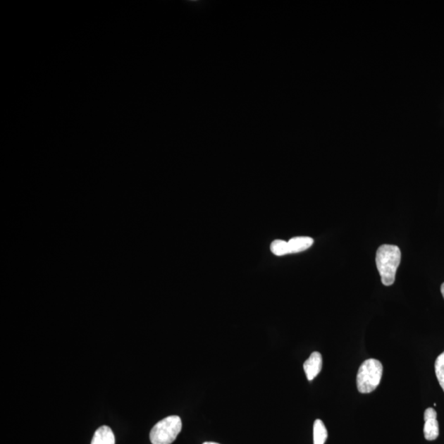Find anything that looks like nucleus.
I'll list each match as a JSON object with an SVG mask.
<instances>
[{
	"label": "nucleus",
	"mask_w": 444,
	"mask_h": 444,
	"mask_svg": "<svg viewBox=\"0 0 444 444\" xmlns=\"http://www.w3.org/2000/svg\"><path fill=\"white\" fill-rule=\"evenodd\" d=\"M383 364L377 359H369L360 365L357 374V388L360 393H370L381 382Z\"/></svg>",
	"instance_id": "obj_2"
},
{
	"label": "nucleus",
	"mask_w": 444,
	"mask_h": 444,
	"mask_svg": "<svg viewBox=\"0 0 444 444\" xmlns=\"http://www.w3.org/2000/svg\"><path fill=\"white\" fill-rule=\"evenodd\" d=\"M434 367H436V374L438 381L444 392V352L438 355V357L436 359V364H434Z\"/></svg>",
	"instance_id": "obj_10"
},
{
	"label": "nucleus",
	"mask_w": 444,
	"mask_h": 444,
	"mask_svg": "<svg viewBox=\"0 0 444 444\" xmlns=\"http://www.w3.org/2000/svg\"><path fill=\"white\" fill-rule=\"evenodd\" d=\"M424 438L428 441L436 440L438 437L439 428L437 421V412L433 408H427L424 414Z\"/></svg>",
	"instance_id": "obj_4"
},
{
	"label": "nucleus",
	"mask_w": 444,
	"mask_h": 444,
	"mask_svg": "<svg viewBox=\"0 0 444 444\" xmlns=\"http://www.w3.org/2000/svg\"><path fill=\"white\" fill-rule=\"evenodd\" d=\"M328 434L325 424L321 419H316L314 424V444H324Z\"/></svg>",
	"instance_id": "obj_8"
},
{
	"label": "nucleus",
	"mask_w": 444,
	"mask_h": 444,
	"mask_svg": "<svg viewBox=\"0 0 444 444\" xmlns=\"http://www.w3.org/2000/svg\"><path fill=\"white\" fill-rule=\"evenodd\" d=\"M401 259V250L397 246L383 245L379 247L376 254V265L384 285L389 286L394 283Z\"/></svg>",
	"instance_id": "obj_1"
},
{
	"label": "nucleus",
	"mask_w": 444,
	"mask_h": 444,
	"mask_svg": "<svg viewBox=\"0 0 444 444\" xmlns=\"http://www.w3.org/2000/svg\"><path fill=\"white\" fill-rule=\"evenodd\" d=\"M314 244V240L307 236L295 237L288 241L290 254H297L307 250Z\"/></svg>",
	"instance_id": "obj_6"
},
{
	"label": "nucleus",
	"mask_w": 444,
	"mask_h": 444,
	"mask_svg": "<svg viewBox=\"0 0 444 444\" xmlns=\"http://www.w3.org/2000/svg\"><path fill=\"white\" fill-rule=\"evenodd\" d=\"M204 444H219V443H214V442H206Z\"/></svg>",
	"instance_id": "obj_12"
},
{
	"label": "nucleus",
	"mask_w": 444,
	"mask_h": 444,
	"mask_svg": "<svg viewBox=\"0 0 444 444\" xmlns=\"http://www.w3.org/2000/svg\"><path fill=\"white\" fill-rule=\"evenodd\" d=\"M323 367L322 355L319 352H314L311 354L310 357L306 360L304 364V370L306 377L312 381L314 378L318 376Z\"/></svg>",
	"instance_id": "obj_5"
},
{
	"label": "nucleus",
	"mask_w": 444,
	"mask_h": 444,
	"mask_svg": "<svg viewBox=\"0 0 444 444\" xmlns=\"http://www.w3.org/2000/svg\"><path fill=\"white\" fill-rule=\"evenodd\" d=\"M441 292L444 299V283H443V285H441Z\"/></svg>",
	"instance_id": "obj_11"
},
{
	"label": "nucleus",
	"mask_w": 444,
	"mask_h": 444,
	"mask_svg": "<svg viewBox=\"0 0 444 444\" xmlns=\"http://www.w3.org/2000/svg\"><path fill=\"white\" fill-rule=\"evenodd\" d=\"M181 429L182 421L180 417H168L152 428L150 440L152 444H171L175 440Z\"/></svg>",
	"instance_id": "obj_3"
},
{
	"label": "nucleus",
	"mask_w": 444,
	"mask_h": 444,
	"mask_svg": "<svg viewBox=\"0 0 444 444\" xmlns=\"http://www.w3.org/2000/svg\"><path fill=\"white\" fill-rule=\"evenodd\" d=\"M271 253L276 256H284L290 254L288 242L276 240L271 244Z\"/></svg>",
	"instance_id": "obj_9"
},
{
	"label": "nucleus",
	"mask_w": 444,
	"mask_h": 444,
	"mask_svg": "<svg viewBox=\"0 0 444 444\" xmlns=\"http://www.w3.org/2000/svg\"><path fill=\"white\" fill-rule=\"evenodd\" d=\"M91 444H116L115 434L110 427L101 426L94 433Z\"/></svg>",
	"instance_id": "obj_7"
}]
</instances>
